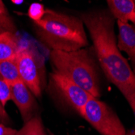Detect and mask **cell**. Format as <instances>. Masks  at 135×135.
Returning a JSON list of instances; mask_svg holds the SVG:
<instances>
[{
	"mask_svg": "<svg viewBox=\"0 0 135 135\" xmlns=\"http://www.w3.org/2000/svg\"><path fill=\"white\" fill-rule=\"evenodd\" d=\"M88 28L96 58L107 79L124 95L135 115V73L117 45L115 19L108 10L97 9L79 17Z\"/></svg>",
	"mask_w": 135,
	"mask_h": 135,
	"instance_id": "6da1fadb",
	"label": "cell"
},
{
	"mask_svg": "<svg viewBox=\"0 0 135 135\" xmlns=\"http://www.w3.org/2000/svg\"><path fill=\"white\" fill-rule=\"evenodd\" d=\"M34 23L39 39L52 50L71 52L88 45L84 24L79 17L46 10L42 20Z\"/></svg>",
	"mask_w": 135,
	"mask_h": 135,
	"instance_id": "7a4b0ae2",
	"label": "cell"
},
{
	"mask_svg": "<svg viewBox=\"0 0 135 135\" xmlns=\"http://www.w3.org/2000/svg\"><path fill=\"white\" fill-rule=\"evenodd\" d=\"M94 48L65 52L52 50L50 61L54 71L66 77L92 97L100 96V85Z\"/></svg>",
	"mask_w": 135,
	"mask_h": 135,
	"instance_id": "3957f363",
	"label": "cell"
},
{
	"mask_svg": "<svg viewBox=\"0 0 135 135\" xmlns=\"http://www.w3.org/2000/svg\"><path fill=\"white\" fill-rule=\"evenodd\" d=\"M101 135H126V130L117 115L107 104L91 97L80 114Z\"/></svg>",
	"mask_w": 135,
	"mask_h": 135,
	"instance_id": "277c9868",
	"label": "cell"
},
{
	"mask_svg": "<svg viewBox=\"0 0 135 135\" xmlns=\"http://www.w3.org/2000/svg\"><path fill=\"white\" fill-rule=\"evenodd\" d=\"M50 87L61 102L79 114L92 97L75 83L56 71L50 74Z\"/></svg>",
	"mask_w": 135,
	"mask_h": 135,
	"instance_id": "5b68a950",
	"label": "cell"
},
{
	"mask_svg": "<svg viewBox=\"0 0 135 135\" xmlns=\"http://www.w3.org/2000/svg\"><path fill=\"white\" fill-rule=\"evenodd\" d=\"M16 62L21 81L36 97H41L43 88V74L41 61L29 48L20 47Z\"/></svg>",
	"mask_w": 135,
	"mask_h": 135,
	"instance_id": "8992f818",
	"label": "cell"
},
{
	"mask_svg": "<svg viewBox=\"0 0 135 135\" xmlns=\"http://www.w3.org/2000/svg\"><path fill=\"white\" fill-rule=\"evenodd\" d=\"M10 89L11 100L16 104L24 123H26L36 116L35 113L38 108L35 95L22 81L11 84Z\"/></svg>",
	"mask_w": 135,
	"mask_h": 135,
	"instance_id": "52a82bcc",
	"label": "cell"
},
{
	"mask_svg": "<svg viewBox=\"0 0 135 135\" xmlns=\"http://www.w3.org/2000/svg\"><path fill=\"white\" fill-rule=\"evenodd\" d=\"M117 22L118 40L117 42L118 50L127 54L135 73V28L129 23Z\"/></svg>",
	"mask_w": 135,
	"mask_h": 135,
	"instance_id": "ba28073f",
	"label": "cell"
},
{
	"mask_svg": "<svg viewBox=\"0 0 135 135\" xmlns=\"http://www.w3.org/2000/svg\"><path fill=\"white\" fill-rule=\"evenodd\" d=\"M108 11L117 21L128 23L135 11L133 0H108Z\"/></svg>",
	"mask_w": 135,
	"mask_h": 135,
	"instance_id": "9c48e42d",
	"label": "cell"
},
{
	"mask_svg": "<svg viewBox=\"0 0 135 135\" xmlns=\"http://www.w3.org/2000/svg\"><path fill=\"white\" fill-rule=\"evenodd\" d=\"M20 47L15 33L6 32L0 36V61L15 59Z\"/></svg>",
	"mask_w": 135,
	"mask_h": 135,
	"instance_id": "30bf717a",
	"label": "cell"
},
{
	"mask_svg": "<svg viewBox=\"0 0 135 135\" xmlns=\"http://www.w3.org/2000/svg\"><path fill=\"white\" fill-rule=\"evenodd\" d=\"M0 78L9 86L21 81L15 59L0 61Z\"/></svg>",
	"mask_w": 135,
	"mask_h": 135,
	"instance_id": "8fae6325",
	"label": "cell"
},
{
	"mask_svg": "<svg viewBox=\"0 0 135 135\" xmlns=\"http://www.w3.org/2000/svg\"><path fill=\"white\" fill-rule=\"evenodd\" d=\"M17 135H46L41 117L36 115L18 130Z\"/></svg>",
	"mask_w": 135,
	"mask_h": 135,
	"instance_id": "7c38bea8",
	"label": "cell"
},
{
	"mask_svg": "<svg viewBox=\"0 0 135 135\" xmlns=\"http://www.w3.org/2000/svg\"><path fill=\"white\" fill-rule=\"evenodd\" d=\"M16 27L3 1L0 0V36L6 32L16 33Z\"/></svg>",
	"mask_w": 135,
	"mask_h": 135,
	"instance_id": "4fadbf2b",
	"label": "cell"
},
{
	"mask_svg": "<svg viewBox=\"0 0 135 135\" xmlns=\"http://www.w3.org/2000/svg\"><path fill=\"white\" fill-rule=\"evenodd\" d=\"M45 11L46 10L45 9L43 4L35 3L30 5L28 11V16L34 22H37L42 20V18L45 14Z\"/></svg>",
	"mask_w": 135,
	"mask_h": 135,
	"instance_id": "5bb4252c",
	"label": "cell"
},
{
	"mask_svg": "<svg viewBox=\"0 0 135 135\" xmlns=\"http://www.w3.org/2000/svg\"><path fill=\"white\" fill-rule=\"evenodd\" d=\"M9 100H11L10 86L0 78V104L5 107Z\"/></svg>",
	"mask_w": 135,
	"mask_h": 135,
	"instance_id": "9a60e30c",
	"label": "cell"
},
{
	"mask_svg": "<svg viewBox=\"0 0 135 135\" xmlns=\"http://www.w3.org/2000/svg\"><path fill=\"white\" fill-rule=\"evenodd\" d=\"M17 132L18 130L0 123V135H17Z\"/></svg>",
	"mask_w": 135,
	"mask_h": 135,
	"instance_id": "2e32d148",
	"label": "cell"
},
{
	"mask_svg": "<svg viewBox=\"0 0 135 135\" xmlns=\"http://www.w3.org/2000/svg\"><path fill=\"white\" fill-rule=\"evenodd\" d=\"M10 117L5 110L4 107L0 104V122H2L3 124H8L10 123Z\"/></svg>",
	"mask_w": 135,
	"mask_h": 135,
	"instance_id": "e0dca14e",
	"label": "cell"
},
{
	"mask_svg": "<svg viewBox=\"0 0 135 135\" xmlns=\"http://www.w3.org/2000/svg\"><path fill=\"white\" fill-rule=\"evenodd\" d=\"M129 21H131L134 25H135V11H134V13L133 14V16H131V18H130V20Z\"/></svg>",
	"mask_w": 135,
	"mask_h": 135,
	"instance_id": "ac0fdd59",
	"label": "cell"
},
{
	"mask_svg": "<svg viewBox=\"0 0 135 135\" xmlns=\"http://www.w3.org/2000/svg\"><path fill=\"white\" fill-rule=\"evenodd\" d=\"M126 135H135V130L132 129V130H129L126 133Z\"/></svg>",
	"mask_w": 135,
	"mask_h": 135,
	"instance_id": "d6986e66",
	"label": "cell"
},
{
	"mask_svg": "<svg viewBox=\"0 0 135 135\" xmlns=\"http://www.w3.org/2000/svg\"><path fill=\"white\" fill-rule=\"evenodd\" d=\"M12 3H14L16 4H20L23 3V1H12Z\"/></svg>",
	"mask_w": 135,
	"mask_h": 135,
	"instance_id": "ffe728a7",
	"label": "cell"
}]
</instances>
